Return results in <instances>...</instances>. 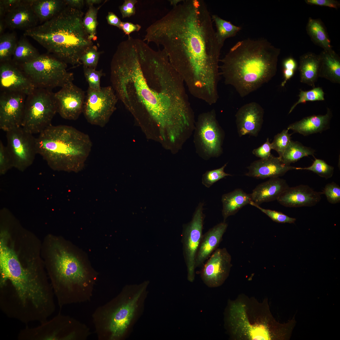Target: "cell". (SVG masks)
Returning <instances> with one entry per match:
<instances>
[{
	"mask_svg": "<svg viewBox=\"0 0 340 340\" xmlns=\"http://www.w3.org/2000/svg\"><path fill=\"white\" fill-rule=\"evenodd\" d=\"M231 257L225 248H217L203 265L201 277L210 287L222 285L229 276L232 264Z\"/></svg>",
	"mask_w": 340,
	"mask_h": 340,
	"instance_id": "ac0fdd59",
	"label": "cell"
},
{
	"mask_svg": "<svg viewBox=\"0 0 340 340\" xmlns=\"http://www.w3.org/2000/svg\"><path fill=\"white\" fill-rule=\"evenodd\" d=\"M7 26L4 19H0V35L4 33L5 28Z\"/></svg>",
	"mask_w": 340,
	"mask_h": 340,
	"instance_id": "9f6ffc18",
	"label": "cell"
},
{
	"mask_svg": "<svg viewBox=\"0 0 340 340\" xmlns=\"http://www.w3.org/2000/svg\"><path fill=\"white\" fill-rule=\"evenodd\" d=\"M222 215L224 222L229 216L235 214L245 206L250 204L252 201L250 194H248L241 189H237L223 195Z\"/></svg>",
	"mask_w": 340,
	"mask_h": 340,
	"instance_id": "f546056e",
	"label": "cell"
},
{
	"mask_svg": "<svg viewBox=\"0 0 340 340\" xmlns=\"http://www.w3.org/2000/svg\"><path fill=\"white\" fill-rule=\"evenodd\" d=\"M138 2L136 0H125L119 8L122 18L129 17L135 14V5Z\"/></svg>",
	"mask_w": 340,
	"mask_h": 340,
	"instance_id": "7dc6e473",
	"label": "cell"
},
{
	"mask_svg": "<svg viewBox=\"0 0 340 340\" xmlns=\"http://www.w3.org/2000/svg\"><path fill=\"white\" fill-rule=\"evenodd\" d=\"M99 9V8H96L94 6H89L82 20L84 28L91 41H95L97 38L96 34L98 25L97 18Z\"/></svg>",
	"mask_w": 340,
	"mask_h": 340,
	"instance_id": "8d00e7d4",
	"label": "cell"
},
{
	"mask_svg": "<svg viewBox=\"0 0 340 340\" xmlns=\"http://www.w3.org/2000/svg\"><path fill=\"white\" fill-rule=\"evenodd\" d=\"M6 13L4 7L1 2L0 1V19L6 15Z\"/></svg>",
	"mask_w": 340,
	"mask_h": 340,
	"instance_id": "680465c9",
	"label": "cell"
},
{
	"mask_svg": "<svg viewBox=\"0 0 340 340\" xmlns=\"http://www.w3.org/2000/svg\"><path fill=\"white\" fill-rule=\"evenodd\" d=\"M86 3L88 6H94V5L100 3L102 2L101 0H86L85 1Z\"/></svg>",
	"mask_w": 340,
	"mask_h": 340,
	"instance_id": "6f0895ef",
	"label": "cell"
},
{
	"mask_svg": "<svg viewBox=\"0 0 340 340\" xmlns=\"http://www.w3.org/2000/svg\"><path fill=\"white\" fill-rule=\"evenodd\" d=\"M57 113L63 118L76 120L83 112L86 95L85 92L72 82H69L54 93Z\"/></svg>",
	"mask_w": 340,
	"mask_h": 340,
	"instance_id": "d6986e66",
	"label": "cell"
},
{
	"mask_svg": "<svg viewBox=\"0 0 340 340\" xmlns=\"http://www.w3.org/2000/svg\"><path fill=\"white\" fill-rule=\"evenodd\" d=\"M92 147L88 134L66 125H51L36 138L37 154L52 168L60 171L81 170Z\"/></svg>",
	"mask_w": 340,
	"mask_h": 340,
	"instance_id": "ba28073f",
	"label": "cell"
},
{
	"mask_svg": "<svg viewBox=\"0 0 340 340\" xmlns=\"http://www.w3.org/2000/svg\"><path fill=\"white\" fill-rule=\"evenodd\" d=\"M322 192L330 203L336 204L340 202V187L335 183L332 182L326 184Z\"/></svg>",
	"mask_w": 340,
	"mask_h": 340,
	"instance_id": "f6af8a7d",
	"label": "cell"
},
{
	"mask_svg": "<svg viewBox=\"0 0 340 340\" xmlns=\"http://www.w3.org/2000/svg\"><path fill=\"white\" fill-rule=\"evenodd\" d=\"M83 73L89 88L94 90L100 89V79L105 75L102 70L97 71L95 69L83 67Z\"/></svg>",
	"mask_w": 340,
	"mask_h": 340,
	"instance_id": "7bdbcfd3",
	"label": "cell"
},
{
	"mask_svg": "<svg viewBox=\"0 0 340 340\" xmlns=\"http://www.w3.org/2000/svg\"><path fill=\"white\" fill-rule=\"evenodd\" d=\"M6 133V146L13 167L23 171L32 164L37 154L36 138L21 127Z\"/></svg>",
	"mask_w": 340,
	"mask_h": 340,
	"instance_id": "2e32d148",
	"label": "cell"
},
{
	"mask_svg": "<svg viewBox=\"0 0 340 340\" xmlns=\"http://www.w3.org/2000/svg\"><path fill=\"white\" fill-rule=\"evenodd\" d=\"M320 58L319 55L308 52L299 58L298 70L300 81L313 88L319 77Z\"/></svg>",
	"mask_w": 340,
	"mask_h": 340,
	"instance_id": "f1b7e54d",
	"label": "cell"
},
{
	"mask_svg": "<svg viewBox=\"0 0 340 340\" xmlns=\"http://www.w3.org/2000/svg\"><path fill=\"white\" fill-rule=\"evenodd\" d=\"M250 204L259 209L273 221L276 222L292 224L294 223L296 220L295 218L290 217L281 212L262 208L259 205L255 203L252 201Z\"/></svg>",
	"mask_w": 340,
	"mask_h": 340,
	"instance_id": "ee69618b",
	"label": "cell"
},
{
	"mask_svg": "<svg viewBox=\"0 0 340 340\" xmlns=\"http://www.w3.org/2000/svg\"><path fill=\"white\" fill-rule=\"evenodd\" d=\"M308 35L316 45L324 50L332 49L330 41L321 22L319 19L309 18L306 27Z\"/></svg>",
	"mask_w": 340,
	"mask_h": 340,
	"instance_id": "1f68e13d",
	"label": "cell"
},
{
	"mask_svg": "<svg viewBox=\"0 0 340 340\" xmlns=\"http://www.w3.org/2000/svg\"><path fill=\"white\" fill-rule=\"evenodd\" d=\"M332 116L331 110L327 108L325 115H313L305 117L290 124L287 129L304 136L318 133H321L329 128Z\"/></svg>",
	"mask_w": 340,
	"mask_h": 340,
	"instance_id": "484cf974",
	"label": "cell"
},
{
	"mask_svg": "<svg viewBox=\"0 0 340 340\" xmlns=\"http://www.w3.org/2000/svg\"><path fill=\"white\" fill-rule=\"evenodd\" d=\"M322 194V192L315 191L308 185L301 184L289 187L277 200L281 205L286 207H311L320 201Z\"/></svg>",
	"mask_w": 340,
	"mask_h": 340,
	"instance_id": "7402d4cb",
	"label": "cell"
},
{
	"mask_svg": "<svg viewBox=\"0 0 340 340\" xmlns=\"http://www.w3.org/2000/svg\"><path fill=\"white\" fill-rule=\"evenodd\" d=\"M280 49L267 40L248 39L237 42L222 59L220 75L244 97L276 74Z\"/></svg>",
	"mask_w": 340,
	"mask_h": 340,
	"instance_id": "277c9868",
	"label": "cell"
},
{
	"mask_svg": "<svg viewBox=\"0 0 340 340\" xmlns=\"http://www.w3.org/2000/svg\"><path fill=\"white\" fill-rule=\"evenodd\" d=\"M283 69L295 71L297 67V64L294 59L289 57L284 60L283 62Z\"/></svg>",
	"mask_w": 340,
	"mask_h": 340,
	"instance_id": "db71d44e",
	"label": "cell"
},
{
	"mask_svg": "<svg viewBox=\"0 0 340 340\" xmlns=\"http://www.w3.org/2000/svg\"><path fill=\"white\" fill-rule=\"evenodd\" d=\"M17 42L16 35L14 32L4 33L0 35V63L12 60Z\"/></svg>",
	"mask_w": 340,
	"mask_h": 340,
	"instance_id": "d590c367",
	"label": "cell"
},
{
	"mask_svg": "<svg viewBox=\"0 0 340 340\" xmlns=\"http://www.w3.org/2000/svg\"><path fill=\"white\" fill-rule=\"evenodd\" d=\"M57 113L54 93L50 89L35 88L26 96L21 127L32 134H39L51 125Z\"/></svg>",
	"mask_w": 340,
	"mask_h": 340,
	"instance_id": "8fae6325",
	"label": "cell"
},
{
	"mask_svg": "<svg viewBox=\"0 0 340 340\" xmlns=\"http://www.w3.org/2000/svg\"><path fill=\"white\" fill-rule=\"evenodd\" d=\"M264 114L263 108L256 102H251L241 107L235 115L239 136H258L263 123Z\"/></svg>",
	"mask_w": 340,
	"mask_h": 340,
	"instance_id": "44dd1931",
	"label": "cell"
},
{
	"mask_svg": "<svg viewBox=\"0 0 340 340\" xmlns=\"http://www.w3.org/2000/svg\"><path fill=\"white\" fill-rule=\"evenodd\" d=\"M27 95L18 92L0 94V129L6 132L21 127Z\"/></svg>",
	"mask_w": 340,
	"mask_h": 340,
	"instance_id": "e0dca14e",
	"label": "cell"
},
{
	"mask_svg": "<svg viewBox=\"0 0 340 340\" xmlns=\"http://www.w3.org/2000/svg\"><path fill=\"white\" fill-rule=\"evenodd\" d=\"M211 18L216 28L215 31L216 38L222 47L226 39L235 36L241 29L240 27L233 25L230 22L221 18L217 15H211Z\"/></svg>",
	"mask_w": 340,
	"mask_h": 340,
	"instance_id": "e575fe53",
	"label": "cell"
},
{
	"mask_svg": "<svg viewBox=\"0 0 340 340\" xmlns=\"http://www.w3.org/2000/svg\"><path fill=\"white\" fill-rule=\"evenodd\" d=\"M143 291V289H140L130 299H117L95 309L92 317L98 340H117L123 337Z\"/></svg>",
	"mask_w": 340,
	"mask_h": 340,
	"instance_id": "9c48e42d",
	"label": "cell"
},
{
	"mask_svg": "<svg viewBox=\"0 0 340 340\" xmlns=\"http://www.w3.org/2000/svg\"><path fill=\"white\" fill-rule=\"evenodd\" d=\"M4 19L10 29L25 31L37 26L39 21L29 0H24L18 7L7 13Z\"/></svg>",
	"mask_w": 340,
	"mask_h": 340,
	"instance_id": "d4e9b609",
	"label": "cell"
},
{
	"mask_svg": "<svg viewBox=\"0 0 340 340\" xmlns=\"http://www.w3.org/2000/svg\"><path fill=\"white\" fill-rule=\"evenodd\" d=\"M289 186L286 180L279 177L270 178L258 184L250 194L252 201L259 205L277 200Z\"/></svg>",
	"mask_w": 340,
	"mask_h": 340,
	"instance_id": "4316f807",
	"label": "cell"
},
{
	"mask_svg": "<svg viewBox=\"0 0 340 340\" xmlns=\"http://www.w3.org/2000/svg\"><path fill=\"white\" fill-rule=\"evenodd\" d=\"M141 26L128 22H122L120 25V29L122 30L126 35L129 36V34L134 31H138L141 29Z\"/></svg>",
	"mask_w": 340,
	"mask_h": 340,
	"instance_id": "f907efd6",
	"label": "cell"
},
{
	"mask_svg": "<svg viewBox=\"0 0 340 340\" xmlns=\"http://www.w3.org/2000/svg\"><path fill=\"white\" fill-rule=\"evenodd\" d=\"M225 320L231 337L239 340H289L296 323L294 317L285 323L277 321L267 299L260 302L242 295L229 302Z\"/></svg>",
	"mask_w": 340,
	"mask_h": 340,
	"instance_id": "52a82bcc",
	"label": "cell"
},
{
	"mask_svg": "<svg viewBox=\"0 0 340 340\" xmlns=\"http://www.w3.org/2000/svg\"><path fill=\"white\" fill-rule=\"evenodd\" d=\"M181 0H171L170 1L171 4L173 6V7L175 6L178 4L179 2L181 1Z\"/></svg>",
	"mask_w": 340,
	"mask_h": 340,
	"instance_id": "91938a15",
	"label": "cell"
},
{
	"mask_svg": "<svg viewBox=\"0 0 340 340\" xmlns=\"http://www.w3.org/2000/svg\"><path fill=\"white\" fill-rule=\"evenodd\" d=\"M83 15L81 10L66 6L51 20L25 31L24 35L66 64L79 65L81 55L93 45L83 27Z\"/></svg>",
	"mask_w": 340,
	"mask_h": 340,
	"instance_id": "8992f818",
	"label": "cell"
},
{
	"mask_svg": "<svg viewBox=\"0 0 340 340\" xmlns=\"http://www.w3.org/2000/svg\"><path fill=\"white\" fill-rule=\"evenodd\" d=\"M300 90L298 95L299 98L298 101L291 107L288 114L290 113L297 105L300 103H304L307 101L325 100L324 93L320 87H314L308 91H304L301 89Z\"/></svg>",
	"mask_w": 340,
	"mask_h": 340,
	"instance_id": "f35d334b",
	"label": "cell"
},
{
	"mask_svg": "<svg viewBox=\"0 0 340 340\" xmlns=\"http://www.w3.org/2000/svg\"><path fill=\"white\" fill-rule=\"evenodd\" d=\"M204 204L200 202L191 220L184 225L182 234L183 253L187 271V278L193 282L195 278L196 259L203 235L205 215L203 212Z\"/></svg>",
	"mask_w": 340,
	"mask_h": 340,
	"instance_id": "9a60e30c",
	"label": "cell"
},
{
	"mask_svg": "<svg viewBox=\"0 0 340 340\" xmlns=\"http://www.w3.org/2000/svg\"><path fill=\"white\" fill-rule=\"evenodd\" d=\"M227 164V163L225 164L220 168L206 171L202 176V184L206 187L209 188L218 180L225 177L231 176L224 171V169Z\"/></svg>",
	"mask_w": 340,
	"mask_h": 340,
	"instance_id": "b9f144b4",
	"label": "cell"
},
{
	"mask_svg": "<svg viewBox=\"0 0 340 340\" xmlns=\"http://www.w3.org/2000/svg\"><path fill=\"white\" fill-rule=\"evenodd\" d=\"M223 221L210 229L203 235L197 253L196 268L200 267L217 249L228 227Z\"/></svg>",
	"mask_w": 340,
	"mask_h": 340,
	"instance_id": "cb8c5ba5",
	"label": "cell"
},
{
	"mask_svg": "<svg viewBox=\"0 0 340 340\" xmlns=\"http://www.w3.org/2000/svg\"><path fill=\"white\" fill-rule=\"evenodd\" d=\"M51 253V286L60 309L90 301L98 274L84 254L58 240L52 244Z\"/></svg>",
	"mask_w": 340,
	"mask_h": 340,
	"instance_id": "5b68a950",
	"label": "cell"
},
{
	"mask_svg": "<svg viewBox=\"0 0 340 340\" xmlns=\"http://www.w3.org/2000/svg\"><path fill=\"white\" fill-rule=\"evenodd\" d=\"M305 1L308 4L327 7L336 9L340 6V3L335 0H305Z\"/></svg>",
	"mask_w": 340,
	"mask_h": 340,
	"instance_id": "681fc988",
	"label": "cell"
},
{
	"mask_svg": "<svg viewBox=\"0 0 340 340\" xmlns=\"http://www.w3.org/2000/svg\"><path fill=\"white\" fill-rule=\"evenodd\" d=\"M319 77L332 82L340 83V58L332 49L323 50L319 54Z\"/></svg>",
	"mask_w": 340,
	"mask_h": 340,
	"instance_id": "83f0119b",
	"label": "cell"
},
{
	"mask_svg": "<svg viewBox=\"0 0 340 340\" xmlns=\"http://www.w3.org/2000/svg\"><path fill=\"white\" fill-rule=\"evenodd\" d=\"M297 167L286 164L280 157L272 155L268 158L254 161L247 167L246 176L257 178L279 177L289 170H296Z\"/></svg>",
	"mask_w": 340,
	"mask_h": 340,
	"instance_id": "603a6c76",
	"label": "cell"
},
{
	"mask_svg": "<svg viewBox=\"0 0 340 340\" xmlns=\"http://www.w3.org/2000/svg\"><path fill=\"white\" fill-rule=\"evenodd\" d=\"M106 19L109 24L120 28L122 21L114 13L111 12H109L106 17Z\"/></svg>",
	"mask_w": 340,
	"mask_h": 340,
	"instance_id": "f5cc1de1",
	"label": "cell"
},
{
	"mask_svg": "<svg viewBox=\"0 0 340 340\" xmlns=\"http://www.w3.org/2000/svg\"><path fill=\"white\" fill-rule=\"evenodd\" d=\"M19 66L35 88L52 90L74 79L73 73L67 70V64L53 55H40Z\"/></svg>",
	"mask_w": 340,
	"mask_h": 340,
	"instance_id": "30bf717a",
	"label": "cell"
},
{
	"mask_svg": "<svg viewBox=\"0 0 340 340\" xmlns=\"http://www.w3.org/2000/svg\"><path fill=\"white\" fill-rule=\"evenodd\" d=\"M8 235L2 232L0 241V285L9 281L11 288L1 292V303L7 311L22 319L41 318L54 308L52 286L42 283L36 271L25 268L13 248Z\"/></svg>",
	"mask_w": 340,
	"mask_h": 340,
	"instance_id": "3957f363",
	"label": "cell"
},
{
	"mask_svg": "<svg viewBox=\"0 0 340 340\" xmlns=\"http://www.w3.org/2000/svg\"><path fill=\"white\" fill-rule=\"evenodd\" d=\"M314 149L303 145L298 141L291 140L281 158L284 163L290 165L302 158L309 155L314 156Z\"/></svg>",
	"mask_w": 340,
	"mask_h": 340,
	"instance_id": "836d02e7",
	"label": "cell"
},
{
	"mask_svg": "<svg viewBox=\"0 0 340 340\" xmlns=\"http://www.w3.org/2000/svg\"><path fill=\"white\" fill-rule=\"evenodd\" d=\"M110 81L118 99L139 119L170 133L194 125L184 83L164 49L155 51L145 42L120 44L111 61Z\"/></svg>",
	"mask_w": 340,
	"mask_h": 340,
	"instance_id": "6da1fadb",
	"label": "cell"
},
{
	"mask_svg": "<svg viewBox=\"0 0 340 340\" xmlns=\"http://www.w3.org/2000/svg\"><path fill=\"white\" fill-rule=\"evenodd\" d=\"M101 52L98 51L97 47L93 45L88 48L81 55L80 60L83 67L95 69L98 63Z\"/></svg>",
	"mask_w": 340,
	"mask_h": 340,
	"instance_id": "60d3db41",
	"label": "cell"
},
{
	"mask_svg": "<svg viewBox=\"0 0 340 340\" xmlns=\"http://www.w3.org/2000/svg\"><path fill=\"white\" fill-rule=\"evenodd\" d=\"M13 164L6 146L0 141V172L1 174L5 173Z\"/></svg>",
	"mask_w": 340,
	"mask_h": 340,
	"instance_id": "bcb514c9",
	"label": "cell"
},
{
	"mask_svg": "<svg viewBox=\"0 0 340 340\" xmlns=\"http://www.w3.org/2000/svg\"><path fill=\"white\" fill-rule=\"evenodd\" d=\"M210 12L202 0H186L146 30L143 41L162 45L195 97L218 100L220 50Z\"/></svg>",
	"mask_w": 340,
	"mask_h": 340,
	"instance_id": "7a4b0ae2",
	"label": "cell"
},
{
	"mask_svg": "<svg viewBox=\"0 0 340 340\" xmlns=\"http://www.w3.org/2000/svg\"><path fill=\"white\" fill-rule=\"evenodd\" d=\"M66 5L69 7L78 9H81L83 7L85 1L83 0H65Z\"/></svg>",
	"mask_w": 340,
	"mask_h": 340,
	"instance_id": "11a10c76",
	"label": "cell"
},
{
	"mask_svg": "<svg viewBox=\"0 0 340 340\" xmlns=\"http://www.w3.org/2000/svg\"><path fill=\"white\" fill-rule=\"evenodd\" d=\"M314 159L311 166L306 167H297L296 170L310 171L326 179L331 178L333 174L334 167L328 164L324 160L315 157Z\"/></svg>",
	"mask_w": 340,
	"mask_h": 340,
	"instance_id": "74e56055",
	"label": "cell"
},
{
	"mask_svg": "<svg viewBox=\"0 0 340 340\" xmlns=\"http://www.w3.org/2000/svg\"><path fill=\"white\" fill-rule=\"evenodd\" d=\"M287 129L283 130L281 133L276 135L271 144L272 149L278 153L281 158L285 150L291 141V135Z\"/></svg>",
	"mask_w": 340,
	"mask_h": 340,
	"instance_id": "ab89813d",
	"label": "cell"
},
{
	"mask_svg": "<svg viewBox=\"0 0 340 340\" xmlns=\"http://www.w3.org/2000/svg\"><path fill=\"white\" fill-rule=\"evenodd\" d=\"M22 0H0L7 13L18 7L24 2Z\"/></svg>",
	"mask_w": 340,
	"mask_h": 340,
	"instance_id": "816d5d0a",
	"label": "cell"
},
{
	"mask_svg": "<svg viewBox=\"0 0 340 340\" xmlns=\"http://www.w3.org/2000/svg\"><path fill=\"white\" fill-rule=\"evenodd\" d=\"M194 130V142L201 157L207 159L222 154L223 133L214 110L200 114Z\"/></svg>",
	"mask_w": 340,
	"mask_h": 340,
	"instance_id": "4fadbf2b",
	"label": "cell"
},
{
	"mask_svg": "<svg viewBox=\"0 0 340 340\" xmlns=\"http://www.w3.org/2000/svg\"><path fill=\"white\" fill-rule=\"evenodd\" d=\"M118 99L111 86L96 90L88 88L83 113L90 124L104 127L116 109Z\"/></svg>",
	"mask_w": 340,
	"mask_h": 340,
	"instance_id": "5bb4252c",
	"label": "cell"
},
{
	"mask_svg": "<svg viewBox=\"0 0 340 340\" xmlns=\"http://www.w3.org/2000/svg\"><path fill=\"white\" fill-rule=\"evenodd\" d=\"M35 88L19 66L12 61L0 63V92H18L27 95Z\"/></svg>",
	"mask_w": 340,
	"mask_h": 340,
	"instance_id": "ffe728a7",
	"label": "cell"
},
{
	"mask_svg": "<svg viewBox=\"0 0 340 340\" xmlns=\"http://www.w3.org/2000/svg\"><path fill=\"white\" fill-rule=\"evenodd\" d=\"M272 149L271 144L269 142V139L268 138L263 144L259 147L254 149L252 151V153L261 159H264L268 158L271 155Z\"/></svg>",
	"mask_w": 340,
	"mask_h": 340,
	"instance_id": "c3c4849f",
	"label": "cell"
},
{
	"mask_svg": "<svg viewBox=\"0 0 340 340\" xmlns=\"http://www.w3.org/2000/svg\"><path fill=\"white\" fill-rule=\"evenodd\" d=\"M40 55L37 50L23 37L18 41L11 61L19 66L34 60Z\"/></svg>",
	"mask_w": 340,
	"mask_h": 340,
	"instance_id": "d6a6232c",
	"label": "cell"
},
{
	"mask_svg": "<svg viewBox=\"0 0 340 340\" xmlns=\"http://www.w3.org/2000/svg\"><path fill=\"white\" fill-rule=\"evenodd\" d=\"M47 321L30 329L32 340H86L91 334L86 325L70 316L59 313Z\"/></svg>",
	"mask_w": 340,
	"mask_h": 340,
	"instance_id": "7c38bea8",
	"label": "cell"
},
{
	"mask_svg": "<svg viewBox=\"0 0 340 340\" xmlns=\"http://www.w3.org/2000/svg\"><path fill=\"white\" fill-rule=\"evenodd\" d=\"M39 21L43 23L60 12L66 6L64 0H29Z\"/></svg>",
	"mask_w": 340,
	"mask_h": 340,
	"instance_id": "4dcf8cb0",
	"label": "cell"
}]
</instances>
